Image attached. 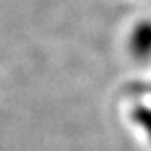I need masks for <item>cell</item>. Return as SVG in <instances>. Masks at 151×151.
Masks as SVG:
<instances>
[{
	"mask_svg": "<svg viewBox=\"0 0 151 151\" xmlns=\"http://www.w3.org/2000/svg\"><path fill=\"white\" fill-rule=\"evenodd\" d=\"M131 46L137 55H144L151 51V24L138 26L135 35L131 37Z\"/></svg>",
	"mask_w": 151,
	"mask_h": 151,
	"instance_id": "cell-1",
	"label": "cell"
}]
</instances>
